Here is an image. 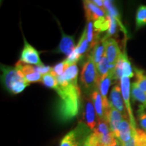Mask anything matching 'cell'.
<instances>
[{
  "instance_id": "cell-1",
  "label": "cell",
  "mask_w": 146,
  "mask_h": 146,
  "mask_svg": "<svg viewBox=\"0 0 146 146\" xmlns=\"http://www.w3.org/2000/svg\"><path fill=\"white\" fill-rule=\"evenodd\" d=\"M78 69L76 64L70 66L62 76H58L55 89L59 97L56 113L62 122H68L77 116L81 108V91L78 84Z\"/></svg>"
},
{
  "instance_id": "cell-2",
  "label": "cell",
  "mask_w": 146,
  "mask_h": 146,
  "mask_svg": "<svg viewBox=\"0 0 146 146\" xmlns=\"http://www.w3.org/2000/svg\"><path fill=\"white\" fill-rule=\"evenodd\" d=\"M1 69L3 72L1 80L3 86L12 94H20L29 85L21 71L16 67L13 68L1 64Z\"/></svg>"
},
{
  "instance_id": "cell-3",
  "label": "cell",
  "mask_w": 146,
  "mask_h": 146,
  "mask_svg": "<svg viewBox=\"0 0 146 146\" xmlns=\"http://www.w3.org/2000/svg\"><path fill=\"white\" fill-rule=\"evenodd\" d=\"M81 82L83 90L87 94H91L99 87L100 78L96 64L91 55L87 56L81 74Z\"/></svg>"
},
{
  "instance_id": "cell-4",
  "label": "cell",
  "mask_w": 146,
  "mask_h": 146,
  "mask_svg": "<svg viewBox=\"0 0 146 146\" xmlns=\"http://www.w3.org/2000/svg\"><path fill=\"white\" fill-rule=\"evenodd\" d=\"M91 131L86 124L80 122L62 139L60 146H83L92 133Z\"/></svg>"
},
{
  "instance_id": "cell-5",
  "label": "cell",
  "mask_w": 146,
  "mask_h": 146,
  "mask_svg": "<svg viewBox=\"0 0 146 146\" xmlns=\"http://www.w3.org/2000/svg\"><path fill=\"white\" fill-rule=\"evenodd\" d=\"M120 87H121V92L123 95V98L125 103L126 110L129 116V120L131 125V127L133 129L135 130L137 129L136 127L135 120L133 114V110L131 108V102H130V96H131V84L130 78L123 76L120 79Z\"/></svg>"
},
{
  "instance_id": "cell-6",
  "label": "cell",
  "mask_w": 146,
  "mask_h": 146,
  "mask_svg": "<svg viewBox=\"0 0 146 146\" xmlns=\"http://www.w3.org/2000/svg\"><path fill=\"white\" fill-rule=\"evenodd\" d=\"M133 76H134V73L133 72L131 62L125 52L122 54L119 60L118 61L117 64L116 66L114 80L121 79V78L123 76L130 78L133 77Z\"/></svg>"
},
{
  "instance_id": "cell-7",
  "label": "cell",
  "mask_w": 146,
  "mask_h": 146,
  "mask_svg": "<svg viewBox=\"0 0 146 146\" xmlns=\"http://www.w3.org/2000/svg\"><path fill=\"white\" fill-rule=\"evenodd\" d=\"M104 41L105 45L106 56L110 64L116 66L118 61L123 54L117 41L113 38H110Z\"/></svg>"
},
{
  "instance_id": "cell-8",
  "label": "cell",
  "mask_w": 146,
  "mask_h": 146,
  "mask_svg": "<svg viewBox=\"0 0 146 146\" xmlns=\"http://www.w3.org/2000/svg\"><path fill=\"white\" fill-rule=\"evenodd\" d=\"M24 48L22 51L21 60L22 62L24 64H35L36 66H40L43 64L41 62L39 58V54L35 49L30 45L25 38H24Z\"/></svg>"
},
{
  "instance_id": "cell-9",
  "label": "cell",
  "mask_w": 146,
  "mask_h": 146,
  "mask_svg": "<svg viewBox=\"0 0 146 146\" xmlns=\"http://www.w3.org/2000/svg\"><path fill=\"white\" fill-rule=\"evenodd\" d=\"M83 106V123L86 124L89 129L93 131L98 123V122H96V118L98 117L91 97L89 98L87 96H85Z\"/></svg>"
},
{
  "instance_id": "cell-10",
  "label": "cell",
  "mask_w": 146,
  "mask_h": 146,
  "mask_svg": "<svg viewBox=\"0 0 146 146\" xmlns=\"http://www.w3.org/2000/svg\"><path fill=\"white\" fill-rule=\"evenodd\" d=\"M15 67L21 71L25 79L28 83L42 82L41 74L36 70L35 67L29 64H25L20 60L16 64Z\"/></svg>"
},
{
  "instance_id": "cell-11",
  "label": "cell",
  "mask_w": 146,
  "mask_h": 146,
  "mask_svg": "<svg viewBox=\"0 0 146 146\" xmlns=\"http://www.w3.org/2000/svg\"><path fill=\"white\" fill-rule=\"evenodd\" d=\"M91 99L94 104L98 117V120L107 121V114L110 106H106L104 102L102 95L98 89L94 91L90 96Z\"/></svg>"
},
{
  "instance_id": "cell-12",
  "label": "cell",
  "mask_w": 146,
  "mask_h": 146,
  "mask_svg": "<svg viewBox=\"0 0 146 146\" xmlns=\"http://www.w3.org/2000/svg\"><path fill=\"white\" fill-rule=\"evenodd\" d=\"M116 139L114 133L100 134L92 132L87 139L88 143L92 146H110Z\"/></svg>"
},
{
  "instance_id": "cell-13",
  "label": "cell",
  "mask_w": 146,
  "mask_h": 146,
  "mask_svg": "<svg viewBox=\"0 0 146 146\" xmlns=\"http://www.w3.org/2000/svg\"><path fill=\"white\" fill-rule=\"evenodd\" d=\"M121 87L120 85H116L113 87L112 91H111L110 96V104L118 110L125 116H128V114L127 113V110H126L124 100L122 98L121 95Z\"/></svg>"
},
{
  "instance_id": "cell-14",
  "label": "cell",
  "mask_w": 146,
  "mask_h": 146,
  "mask_svg": "<svg viewBox=\"0 0 146 146\" xmlns=\"http://www.w3.org/2000/svg\"><path fill=\"white\" fill-rule=\"evenodd\" d=\"M124 118H127V116H124L121 112H119L118 110H116L110 104V107L107 114V121L109 124L111 130L114 133L115 136L117 133L118 127Z\"/></svg>"
},
{
  "instance_id": "cell-15",
  "label": "cell",
  "mask_w": 146,
  "mask_h": 146,
  "mask_svg": "<svg viewBox=\"0 0 146 146\" xmlns=\"http://www.w3.org/2000/svg\"><path fill=\"white\" fill-rule=\"evenodd\" d=\"M62 39L60 41L58 48L55 51L56 53H61L66 56H70L74 52L75 49V43H74V38L72 36L67 35L65 34L62 29H61Z\"/></svg>"
},
{
  "instance_id": "cell-16",
  "label": "cell",
  "mask_w": 146,
  "mask_h": 146,
  "mask_svg": "<svg viewBox=\"0 0 146 146\" xmlns=\"http://www.w3.org/2000/svg\"><path fill=\"white\" fill-rule=\"evenodd\" d=\"M133 129L131 127L130 120L127 118H124L118 127L116 137L119 139L122 143L129 141L132 137Z\"/></svg>"
},
{
  "instance_id": "cell-17",
  "label": "cell",
  "mask_w": 146,
  "mask_h": 146,
  "mask_svg": "<svg viewBox=\"0 0 146 146\" xmlns=\"http://www.w3.org/2000/svg\"><path fill=\"white\" fill-rule=\"evenodd\" d=\"M89 50H90V44H89L88 40H87V29L86 28H85L81 38L78 41V45L76 46L74 52L81 59L83 58V55L86 54Z\"/></svg>"
},
{
  "instance_id": "cell-18",
  "label": "cell",
  "mask_w": 146,
  "mask_h": 146,
  "mask_svg": "<svg viewBox=\"0 0 146 146\" xmlns=\"http://www.w3.org/2000/svg\"><path fill=\"white\" fill-rule=\"evenodd\" d=\"M131 94L133 99L140 103L139 108L146 110V94L139 88L135 82L131 85Z\"/></svg>"
},
{
  "instance_id": "cell-19",
  "label": "cell",
  "mask_w": 146,
  "mask_h": 146,
  "mask_svg": "<svg viewBox=\"0 0 146 146\" xmlns=\"http://www.w3.org/2000/svg\"><path fill=\"white\" fill-rule=\"evenodd\" d=\"M91 50V53L89 55H91V57L94 59L96 64H98L106 55L104 41L102 39L97 44L95 45Z\"/></svg>"
},
{
  "instance_id": "cell-20",
  "label": "cell",
  "mask_w": 146,
  "mask_h": 146,
  "mask_svg": "<svg viewBox=\"0 0 146 146\" xmlns=\"http://www.w3.org/2000/svg\"><path fill=\"white\" fill-rule=\"evenodd\" d=\"M104 7L105 10L106 12L108 13L110 15L112 16L113 18L116 20V21L117 22L118 25L120 27V28L122 29L123 31L126 34L127 33V31H126V29L125 27H124L123 23H122L120 19V16L119 14H118L117 10L115 8V7L113 5V4L110 1H104Z\"/></svg>"
},
{
  "instance_id": "cell-21",
  "label": "cell",
  "mask_w": 146,
  "mask_h": 146,
  "mask_svg": "<svg viewBox=\"0 0 146 146\" xmlns=\"http://www.w3.org/2000/svg\"><path fill=\"white\" fill-rule=\"evenodd\" d=\"M136 76L135 83L139 88L146 94V72L141 69L134 68Z\"/></svg>"
},
{
  "instance_id": "cell-22",
  "label": "cell",
  "mask_w": 146,
  "mask_h": 146,
  "mask_svg": "<svg viewBox=\"0 0 146 146\" xmlns=\"http://www.w3.org/2000/svg\"><path fill=\"white\" fill-rule=\"evenodd\" d=\"M96 67L100 80L104 76L106 75L110 70V63L108 62V60L106 56V55L101 60V61L98 64H96Z\"/></svg>"
},
{
  "instance_id": "cell-23",
  "label": "cell",
  "mask_w": 146,
  "mask_h": 146,
  "mask_svg": "<svg viewBox=\"0 0 146 146\" xmlns=\"http://www.w3.org/2000/svg\"><path fill=\"white\" fill-rule=\"evenodd\" d=\"M146 25V5L139 7L136 14V27L139 29Z\"/></svg>"
},
{
  "instance_id": "cell-24",
  "label": "cell",
  "mask_w": 146,
  "mask_h": 146,
  "mask_svg": "<svg viewBox=\"0 0 146 146\" xmlns=\"http://www.w3.org/2000/svg\"><path fill=\"white\" fill-rule=\"evenodd\" d=\"M42 83L45 86L48 88L53 89L54 90L56 89L58 85L57 78L52 73H48L42 76Z\"/></svg>"
},
{
  "instance_id": "cell-25",
  "label": "cell",
  "mask_w": 146,
  "mask_h": 146,
  "mask_svg": "<svg viewBox=\"0 0 146 146\" xmlns=\"http://www.w3.org/2000/svg\"><path fill=\"white\" fill-rule=\"evenodd\" d=\"M70 66L71 65L69 64L66 61V60H64V61L58 63V64H56L54 67H53V70L51 73H52V74H54L56 77L60 76L62 75L64 73L66 72V70L70 67Z\"/></svg>"
},
{
  "instance_id": "cell-26",
  "label": "cell",
  "mask_w": 146,
  "mask_h": 146,
  "mask_svg": "<svg viewBox=\"0 0 146 146\" xmlns=\"http://www.w3.org/2000/svg\"><path fill=\"white\" fill-rule=\"evenodd\" d=\"M137 116L140 127L142 130L146 131V110L139 108L137 110Z\"/></svg>"
},
{
  "instance_id": "cell-27",
  "label": "cell",
  "mask_w": 146,
  "mask_h": 146,
  "mask_svg": "<svg viewBox=\"0 0 146 146\" xmlns=\"http://www.w3.org/2000/svg\"><path fill=\"white\" fill-rule=\"evenodd\" d=\"M123 146H143L138 139L137 135V129L136 130L133 129L132 137L129 141L123 143Z\"/></svg>"
},
{
  "instance_id": "cell-28",
  "label": "cell",
  "mask_w": 146,
  "mask_h": 146,
  "mask_svg": "<svg viewBox=\"0 0 146 146\" xmlns=\"http://www.w3.org/2000/svg\"><path fill=\"white\" fill-rule=\"evenodd\" d=\"M36 70L37 71L39 74H41L42 76L44 74L51 73L53 70V67L49 66H45L44 64H42L40 66H35Z\"/></svg>"
},
{
  "instance_id": "cell-29",
  "label": "cell",
  "mask_w": 146,
  "mask_h": 146,
  "mask_svg": "<svg viewBox=\"0 0 146 146\" xmlns=\"http://www.w3.org/2000/svg\"><path fill=\"white\" fill-rule=\"evenodd\" d=\"M137 135L141 145L146 146V131H144L142 129H137Z\"/></svg>"
},
{
  "instance_id": "cell-30",
  "label": "cell",
  "mask_w": 146,
  "mask_h": 146,
  "mask_svg": "<svg viewBox=\"0 0 146 146\" xmlns=\"http://www.w3.org/2000/svg\"><path fill=\"white\" fill-rule=\"evenodd\" d=\"M94 3L96 4V5H98V7L100 8H102V10H105V7H104V1H100V0H94Z\"/></svg>"
},
{
  "instance_id": "cell-31",
  "label": "cell",
  "mask_w": 146,
  "mask_h": 146,
  "mask_svg": "<svg viewBox=\"0 0 146 146\" xmlns=\"http://www.w3.org/2000/svg\"><path fill=\"white\" fill-rule=\"evenodd\" d=\"M110 146H123V143L120 142L119 139H118L116 138V139L115 140V141Z\"/></svg>"
},
{
  "instance_id": "cell-32",
  "label": "cell",
  "mask_w": 146,
  "mask_h": 146,
  "mask_svg": "<svg viewBox=\"0 0 146 146\" xmlns=\"http://www.w3.org/2000/svg\"><path fill=\"white\" fill-rule=\"evenodd\" d=\"M83 146H92V145H91L90 144H89V143H88V141H87V140L86 142H85V143L83 144Z\"/></svg>"
}]
</instances>
